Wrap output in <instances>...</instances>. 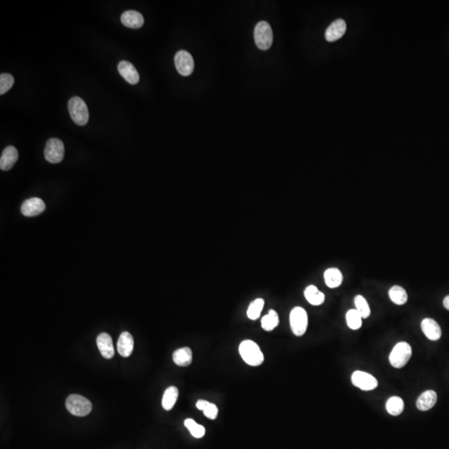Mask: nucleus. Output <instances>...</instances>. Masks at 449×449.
Segmentation results:
<instances>
[{"instance_id": "f257e3e1", "label": "nucleus", "mask_w": 449, "mask_h": 449, "mask_svg": "<svg viewBox=\"0 0 449 449\" xmlns=\"http://www.w3.org/2000/svg\"><path fill=\"white\" fill-rule=\"evenodd\" d=\"M239 352L247 364L259 366L264 362V355L257 343L252 340H244L239 346Z\"/></svg>"}, {"instance_id": "f03ea898", "label": "nucleus", "mask_w": 449, "mask_h": 449, "mask_svg": "<svg viewBox=\"0 0 449 449\" xmlns=\"http://www.w3.org/2000/svg\"><path fill=\"white\" fill-rule=\"evenodd\" d=\"M67 410L75 416L84 417L90 414L93 405L85 397L72 394L66 400Z\"/></svg>"}, {"instance_id": "7ed1b4c3", "label": "nucleus", "mask_w": 449, "mask_h": 449, "mask_svg": "<svg viewBox=\"0 0 449 449\" xmlns=\"http://www.w3.org/2000/svg\"><path fill=\"white\" fill-rule=\"evenodd\" d=\"M69 112L77 125L84 126L89 120V112L86 104L79 97H73L69 101Z\"/></svg>"}, {"instance_id": "20e7f679", "label": "nucleus", "mask_w": 449, "mask_h": 449, "mask_svg": "<svg viewBox=\"0 0 449 449\" xmlns=\"http://www.w3.org/2000/svg\"><path fill=\"white\" fill-rule=\"evenodd\" d=\"M254 39L260 50H268L273 43V33L271 25L266 21H260L255 27Z\"/></svg>"}, {"instance_id": "39448f33", "label": "nucleus", "mask_w": 449, "mask_h": 449, "mask_svg": "<svg viewBox=\"0 0 449 449\" xmlns=\"http://www.w3.org/2000/svg\"><path fill=\"white\" fill-rule=\"evenodd\" d=\"M412 356L411 346L406 342H399L390 353V362L394 368H403Z\"/></svg>"}, {"instance_id": "423d86ee", "label": "nucleus", "mask_w": 449, "mask_h": 449, "mask_svg": "<svg viewBox=\"0 0 449 449\" xmlns=\"http://www.w3.org/2000/svg\"><path fill=\"white\" fill-rule=\"evenodd\" d=\"M291 328L294 335L302 336L304 335L308 327V315L304 309L295 307L290 315Z\"/></svg>"}, {"instance_id": "0eeeda50", "label": "nucleus", "mask_w": 449, "mask_h": 449, "mask_svg": "<svg viewBox=\"0 0 449 449\" xmlns=\"http://www.w3.org/2000/svg\"><path fill=\"white\" fill-rule=\"evenodd\" d=\"M44 156L47 161L53 164L61 162L64 157V142L59 139H49L44 150Z\"/></svg>"}, {"instance_id": "6e6552de", "label": "nucleus", "mask_w": 449, "mask_h": 449, "mask_svg": "<svg viewBox=\"0 0 449 449\" xmlns=\"http://www.w3.org/2000/svg\"><path fill=\"white\" fill-rule=\"evenodd\" d=\"M175 66L180 74L184 77L190 76L193 73L195 67L193 57L187 51H179L175 56Z\"/></svg>"}, {"instance_id": "1a4fd4ad", "label": "nucleus", "mask_w": 449, "mask_h": 449, "mask_svg": "<svg viewBox=\"0 0 449 449\" xmlns=\"http://www.w3.org/2000/svg\"><path fill=\"white\" fill-rule=\"evenodd\" d=\"M351 381L355 387L363 391H370L378 387V381L371 374L363 371H355L351 376Z\"/></svg>"}, {"instance_id": "9d476101", "label": "nucleus", "mask_w": 449, "mask_h": 449, "mask_svg": "<svg viewBox=\"0 0 449 449\" xmlns=\"http://www.w3.org/2000/svg\"><path fill=\"white\" fill-rule=\"evenodd\" d=\"M46 206L42 199L38 197L27 199L21 206V212L28 217L37 216L45 211Z\"/></svg>"}, {"instance_id": "9b49d317", "label": "nucleus", "mask_w": 449, "mask_h": 449, "mask_svg": "<svg viewBox=\"0 0 449 449\" xmlns=\"http://www.w3.org/2000/svg\"><path fill=\"white\" fill-rule=\"evenodd\" d=\"M117 69L121 77H124L128 84H137L140 79L137 69L131 63L128 61H121L119 63Z\"/></svg>"}, {"instance_id": "f8f14e48", "label": "nucleus", "mask_w": 449, "mask_h": 449, "mask_svg": "<svg viewBox=\"0 0 449 449\" xmlns=\"http://www.w3.org/2000/svg\"><path fill=\"white\" fill-rule=\"evenodd\" d=\"M346 23L344 20L339 18L335 20V22H333L328 29H326L325 38L328 42H335L339 38L343 37V34L345 33Z\"/></svg>"}, {"instance_id": "ddd939ff", "label": "nucleus", "mask_w": 449, "mask_h": 449, "mask_svg": "<svg viewBox=\"0 0 449 449\" xmlns=\"http://www.w3.org/2000/svg\"><path fill=\"white\" fill-rule=\"evenodd\" d=\"M18 152L13 146L7 147L3 151L2 155L0 157V168L3 171H9L13 168L16 161H18Z\"/></svg>"}, {"instance_id": "4468645a", "label": "nucleus", "mask_w": 449, "mask_h": 449, "mask_svg": "<svg viewBox=\"0 0 449 449\" xmlns=\"http://www.w3.org/2000/svg\"><path fill=\"white\" fill-rule=\"evenodd\" d=\"M421 329L427 339L433 341L438 340L442 335L440 326L438 325V323L434 319L430 318L423 319L421 323Z\"/></svg>"}, {"instance_id": "2eb2a0df", "label": "nucleus", "mask_w": 449, "mask_h": 449, "mask_svg": "<svg viewBox=\"0 0 449 449\" xmlns=\"http://www.w3.org/2000/svg\"><path fill=\"white\" fill-rule=\"evenodd\" d=\"M97 344L101 355L105 359H112L114 356L115 351L112 339L107 333H101L97 338Z\"/></svg>"}, {"instance_id": "dca6fc26", "label": "nucleus", "mask_w": 449, "mask_h": 449, "mask_svg": "<svg viewBox=\"0 0 449 449\" xmlns=\"http://www.w3.org/2000/svg\"><path fill=\"white\" fill-rule=\"evenodd\" d=\"M134 348V339L129 332H123L117 341V351L124 358L130 356Z\"/></svg>"}, {"instance_id": "f3484780", "label": "nucleus", "mask_w": 449, "mask_h": 449, "mask_svg": "<svg viewBox=\"0 0 449 449\" xmlns=\"http://www.w3.org/2000/svg\"><path fill=\"white\" fill-rule=\"evenodd\" d=\"M121 21L124 26L130 29H140L144 24V16L134 10H128L121 16Z\"/></svg>"}, {"instance_id": "a211bd4d", "label": "nucleus", "mask_w": 449, "mask_h": 449, "mask_svg": "<svg viewBox=\"0 0 449 449\" xmlns=\"http://www.w3.org/2000/svg\"><path fill=\"white\" fill-rule=\"evenodd\" d=\"M438 400L437 394L434 390H427L421 394L417 400V407L421 411L431 410L436 404Z\"/></svg>"}, {"instance_id": "6ab92c4d", "label": "nucleus", "mask_w": 449, "mask_h": 449, "mask_svg": "<svg viewBox=\"0 0 449 449\" xmlns=\"http://www.w3.org/2000/svg\"><path fill=\"white\" fill-rule=\"evenodd\" d=\"M173 361L181 367L190 365L192 362V350L188 347L176 350L173 354Z\"/></svg>"}, {"instance_id": "aec40b11", "label": "nucleus", "mask_w": 449, "mask_h": 449, "mask_svg": "<svg viewBox=\"0 0 449 449\" xmlns=\"http://www.w3.org/2000/svg\"><path fill=\"white\" fill-rule=\"evenodd\" d=\"M304 296L307 301L312 305H320L325 299V295L318 290L315 285H309L304 291Z\"/></svg>"}, {"instance_id": "412c9836", "label": "nucleus", "mask_w": 449, "mask_h": 449, "mask_svg": "<svg viewBox=\"0 0 449 449\" xmlns=\"http://www.w3.org/2000/svg\"><path fill=\"white\" fill-rule=\"evenodd\" d=\"M324 276L325 284L330 288H337L342 284V281H343V275L339 269H328L324 272Z\"/></svg>"}, {"instance_id": "4be33fe9", "label": "nucleus", "mask_w": 449, "mask_h": 449, "mask_svg": "<svg viewBox=\"0 0 449 449\" xmlns=\"http://www.w3.org/2000/svg\"><path fill=\"white\" fill-rule=\"evenodd\" d=\"M178 389L175 386H171L166 390L165 393L163 394L162 401L161 404L162 407L167 411H170L172 410V407H174L177 398H178Z\"/></svg>"}, {"instance_id": "5701e85b", "label": "nucleus", "mask_w": 449, "mask_h": 449, "mask_svg": "<svg viewBox=\"0 0 449 449\" xmlns=\"http://www.w3.org/2000/svg\"><path fill=\"white\" fill-rule=\"evenodd\" d=\"M196 407L198 410H201L203 414L209 419H216V417L218 416V407H216V404L210 403L208 401L200 399L196 403Z\"/></svg>"}, {"instance_id": "b1692460", "label": "nucleus", "mask_w": 449, "mask_h": 449, "mask_svg": "<svg viewBox=\"0 0 449 449\" xmlns=\"http://www.w3.org/2000/svg\"><path fill=\"white\" fill-rule=\"evenodd\" d=\"M279 323L280 319L277 312L274 310H271L267 315H264V317L262 318L261 327L264 331H272L274 329L277 327Z\"/></svg>"}, {"instance_id": "393cba45", "label": "nucleus", "mask_w": 449, "mask_h": 449, "mask_svg": "<svg viewBox=\"0 0 449 449\" xmlns=\"http://www.w3.org/2000/svg\"><path fill=\"white\" fill-rule=\"evenodd\" d=\"M404 409V403L403 399L399 397H391L386 403V410L387 413L393 416H398L402 414Z\"/></svg>"}, {"instance_id": "a878e982", "label": "nucleus", "mask_w": 449, "mask_h": 449, "mask_svg": "<svg viewBox=\"0 0 449 449\" xmlns=\"http://www.w3.org/2000/svg\"><path fill=\"white\" fill-rule=\"evenodd\" d=\"M390 298L394 304L403 305L407 300V295L405 290L399 285H394L389 291Z\"/></svg>"}, {"instance_id": "bb28decb", "label": "nucleus", "mask_w": 449, "mask_h": 449, "mask_svg": "<svg viewBox=\"0 0 449 449\" xmlns=\"http://www.w3.org/2000/svg\"><path fill=\"white\" fill-rule=\"evenodd\" d=\"M264 305V300L261 298L256 299L253 302H251L248 310H247V316L252 320H256L260 317L262 310Z\"/></svg>"}, {"instance_id": "cd10ccee", "label": "nucleus", "mask_w": 449, "mask_h": 449, "mask_svg": "<svg viewBox=\"0 0 449 449\" xmlns=\"http://www.w3.org/2000/svg\"><path fill=\"white\" fill-rule=\"evenodd\" d=\"M362 319L363 318L361 317V315H359V313L356 310H350L346 314L347 324L354 331L361 328Z\"/></svg>"}, {"instance_id": "c85d7f7f", "label": "nucleus", "mask_w": 449, "mask_h": 449, "mask_svg": "<svg viewBox=\"0 0 449 449\" xmlns=\"http://www.w3.org/2000/svg\"><path fill=\"white\" fill-rule=\"evenodd\" d=\"M185 426L194 438H202L206 434V428L202 425L196 423L192 418H187L185 420Z\"/></svg>"}, {"instance_id": "c756f323", "label": "nucleus", "mask_w": 449, "mask_h": 449, "mask_svg": "<svg viewBox=\"0 0 449 449\" xmlns=\"http://www.w3.org/2000/svg\"><path fill=\"white\" fill-rule=\"evenodd\" d=\"M355 304L356 306V311L359 313L363 319L368 318L370 315V308L368 302L365 298L362 295H357L355 298Z\"/></svg>"}, {"instance_id": "7c9ffc66", "label": "nucleus", "mask_w": 449, "mask_h": 449, "mask_svg": "<svg viewBox=\"0 0 449 449\" xmlns=\"http://www.w3.org/2000/svg\"><path fill=\"white\" fill-rule=\"evenodd\" d=\"M14 83V78L9 73H2L0 75V94H5L12 88Z\"/></svg>"}, {"instance_id": "2f4dec72", "label": "nucleus", "mask_w": 449, "mask_h": 449, "mask_svg": "<svg viewBox=\"0 0 449 449\" xmlns=\"http://www.w3.org/2000/svg\"><path fill=\"white\" fill-rule=\"evenodd\" d=\"M443 305H444L445 308L449 311V295L446 296L444 299H443Z\"/></svg>"}]
</instances>
